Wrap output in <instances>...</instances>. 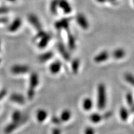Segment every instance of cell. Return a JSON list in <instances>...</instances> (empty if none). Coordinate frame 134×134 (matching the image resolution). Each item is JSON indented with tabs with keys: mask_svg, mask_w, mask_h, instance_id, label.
<instances>
[{
	"mask_svg": "<svg viewBox=\"0 0 134 134\" xmlns=\"http://www.w3.org/2000/svg\"><path fill=\"white\" fill-rule=\"evenodd\" d=\"M133 122H134V120H133Z\"/></svg>",
	"mask_w": 134,
	"mask_h": 134,
	"instance_id": "40",
	"label": "cell"
},
{
	"mask_svg": "<svg viewBox=\"0 0 134 134\" xmlns=\"http://www.w3.org/2000/svg\"><path fill=\"white\" fill-rule=\"evenodd\" d=\"M29 71V67L27 65H16L11 68V72L13 74L19 75L27 73Z\"/></svg>",
	"mask_w": 134,
	"mask_h": 134,
	"instance_id": "2",
	"label": "cell"
},
{
	"mask_svg": "<svg viewBox=\"0 0 134 134\" xmlns=\"http://www.w3.org/2000/svg\"><path fill=\"white\" fill-rule=\"evenodd\" d=\"M85 134H94V131L91 127H87L85 130Z\"/></svg>",
	"mask_w": 134,
	"mask_h": 134,
	"instance_id": "30",
	"label": "cell"
},
{
	"mask_svg": "<svg viewBox=\"0 0 134 134\" xmlns=\"http://www.w3.org/2000/svg\"><path fill=\"white\" fill-rule=\"evenodd\" d=\"M76 21L78 24L82 29H87L89 27V23L86 18L82 14H78L76 17Z\"/></svg>",
	"mask_w": 134,
	"mask_h": 134,
	"instance_id": "4",
	"label": "cell"
},
{
	"mask_svg": "<svg viewBox=\"0 0 134 134\" xmlns=\"http://www.w3.org/2000/svg\"><path fill=\"white\" fill-rule=\"evenodd\" d=\"M0 62H1V60H0Z\"/></svg>",
	"mask_w": 134,
	"mask_h": 134,
	"instance_id": "39",
	"label": "cell"
},
{
	"mask_svg": "<svg viewBox=\"0 0 134 134\" xmlns=\"http://www.w3.org/2000/svg\"><path fill=\"white\" fill-rule=\"evenodd\" d=\"M109 57V54L108 52L104 50L97 55L94 58V60L96 63H102L103 62L106 61L108 59Z\"/></svg>",
	"mask_w": 134,
	"mask_h": 134,
	"instance_id": "7",
	"label": "cell"
},
{
	"mask_svg": "<svg viewBox=\"0 0 134 134\" xmlns=\"http://www.w3.org/2000/svg\"><path fill=\"white\" fill-rule=\"evenodd\" d=\"M80 62L78 59H75L71 63V68H72V71H73V73L75 74H76L78 71V69H79V66H80Z\"/></svg>",
	"mask_w": 134,
	"mask_h": 134,
	"instance_id": "25",
	"label": "cell"
},
{
	"mask_svg": "<svg viewBox=\"0 0 134 134\" xmlns=\"http://www.w3.org/2000/svg\"><path fill=\"white\" fill-rule=\"evenodd\" d=\"M68 45L71 50H74L76 47L75 37L71 32H68Z\"/></svg>",
	"mask_w": 134,
	"mask_h": 134,
	"instance_id": "17",
	"label": "cell"
},
{
	"mask_svg": "<svg viewBox=\"0 0 134 134\" xmlns=\"http://www.w3.org/2000/svg\"><path fill=\"white\" fill-rule=\"evenodd\" d=\"M10 99L11 101L14 103L19 104H23L25 103V99L23 95L18 93H13L10 96Z\"/></svg>",
	"mask_w": 134,
	"mask_h": 134,
	"instance_id": "10",
	"label": "cell"
},
{
	"mask_svg": "<svg viewBox=\"0 0 134 134\" xmlns=\"http://www.w3.org/2000/svg\"><path fill=\"white\" fill-rule=\"evenodd\" d=\"M83 108L86 111H89L90 110L93 108V100H91V99L87 98H85V99L83 100Z\"/></svg>",
	"mask_w": 134,
	"mask_h": 134,
	"instance_id": "19",
	"label": "cell"
},
{
	"mask_svg": "<svg viewBox=\"0 0 134 134\" xmlns=\"http://www.w3.org/2000/svg\"><path fill=\"white\" fill-rule=\"evenodd\" d=\"M90 119L93 123H98L102 119V116L98 113H93L90 116Z\"/></svg>",
	"mask_w": 134,
	"mask_h": 134,
	"instance_id": "24",
	"label": "cell"
},
{
	"mask_svg": "<svg viewBox=\"0 0 134 134\" xmlns=\"http://www.w3.org/2000/svg\"><path fill=\"white\" fill-rule=\"evenodd\" d=\"M120 117L123 121H126L129 117V111L125 108H121L119 111Z\"/></svg>",
	"mask_w": 134,
	"mask_h": 134,
	"instance_id": "22",
	"label": "cell"
},
{
	"mask_svg": "<svg viewBox=\"0 0 134 134\" xmlns=\"http://www.w3.org/2000/svg\"><path fill=\"white\" fill-rule=\"evenodd\" d=\"M21 26V21L19 19H16L11 23V25L8 27V30L10 32H15L18 31Z\"/></svg>",
	"mask_w": 134,
	"mask_h": 134,
	"instance_id": "14",
	"label": "cell"
},
{
	"mask_svg": "<svg viewBox=\"0 0 134 134\" xmlns=\"http://www.w3.org/2000/svg\"><path fill=\"white\" fill-rule=\"evenodd\" d=\"M133 4H134V0H133Z\"/></svg>",
	"mask_w": 134,
	"mask_h": 134,
	"instance_id": "38",
	"label": "cell"
},
{
	"mask_svg": "<svg viewBox=\"0 0 134 134\" xmlns=\"http://www.w3.org/2000/svg\"><path fill=\"white\" fill-rule=\"evenodd\" d=\"M29 21L36 29L38 30V31H41L42 26L41 24V22L39 21L38 18L36 16V15H34V14L30 15L29 16Z\"/></svg>",
	"mask_w": 134,
	"mask_h": 134,
	"instance_id": "6",
	"label": "cell"
},
{
	"mask_svg": "<svg viewBox=\"0 0 134 134\" xmlns=\"http://www.w3.org/2000/svg\"><path fill=\"white\" fill-rule=\"evenodd\" d=\"M52 121L55 124H60V122H61V120H60V118H58L57 117L53 116L52 118Z\"/></svg>",
	"mask_w": 134,
	"mask_h": 134,
	"instance_id": "29",
	"label": "cell"
},
{
	"mask_svg": "<svg viewBox=\"0 0 134 134\" xmlns=\"http://www.w3.org/2000/svg\"><path fill=\"white\" fill-rule=\"evenodd\" d=\"M8 1H11V2H13V1H16V0H8Z\"/></svg>",
	"mask_w": 134,
	"mask_h": 134,
	"instance_id": "36",
	"label": "cell"
},
{
	"mask_svg": "<svg viewBox=\"0 0 134 134\" xmlns=\"http://www.w3.org/2000/svg\"><path fill=\"white\" fill-rule=\"evenodd\" d=\"M35 95V90H32V89L29 88L27 91V96L30 99H32L34 98Z\"/></svg>",
	"mask_w": 134,
	"mask_h": 134,
	"instance_id": "28",
	"label": "cell"
},
{
	"mask_svg": "<svg viewBox=\"0 0 134 134\" xmlns=\"http://www.w3.org/2000/svg\"><path fill=\"white\" fill-rule=\"evenodd\" d=\"M59 0H53L50 3V11L51 12L55 14L57 12L58 8H59Z\"/></svg>",
	"mask_w": 134,
	"mask_h": 134,
	"instance_id": "23",
	"label": "cell"
},
{
	"mask_svg": "<svg viewBox=\"0 0 134 134\" xmlns=\"http://www.w3.org/2000/svg\"><path fill=\"white\" fill-rule=\"evenodd\" d=\"M108 1H110V2H111V3H114V2H115V1H116V0H108Z\"/></svg>",
	"mask_w": 134,
	"mask_h": 134,
	"instance_id": "34",
	"label": "cell"
},
{
	"mask_svg": "<svg viewBox=\"0 0 134 134\" xmlns=\"http://www.w3.org/2000/svg\"><path fill=\"white\" fill-rule=\"evenodd\" d=\"M71 116V112L69 110H64L62 113H61V115H60V120L61 121L63 122H66L68 121L70 119Z\"/></svg>",
	"mask_w": 134,
	"mask_h": 134,
	"instance_id": "21",
	"label": "cell"
},
{
	"mask_svg": "<svg viewBox=\"0 0 134 134\" xmlns=\"http://www.w3.org/2000/svg\"><path fill=\"white\" fill-rule=\"evenodd\" d=\"M62 67V63L60 62L56 61L50 65V71L53 74H57L60 71Z\"/></svg>",
	"mask_w": 134,
	"mask_h": 134,
	"instance_id": "13",
	"label": "cell"
},
{
	"mask_svg": "<svg viewBox=\"0 0 134 134\" xmlns=\"http://www.w3.org/2000/svg\"><path fill=\"white\" fill-rule=\"evenodd\" d=\"M97 1H98V3H104L105 2H106L108 0H96Z\"/></svg>",
	"mask_w": 134,
	"mask_h": 134,
	"instance_id": "33",
	"label": "cell"
},
{
	"mask_svg": "<svg viewBox=\"0 0 134 134\" xmlns=\"http://www.w3.org/2000/svg\"><path fill=\"white\" fill-rule=\"evenodd\" d=\"M69 25H70V20L67 18H63L59 20V21L56 22L55 26L57 29L61 30L65 29L66 31H68L69 29Z\"/></svg>",
	"mask_w": 134,
	"mask_h": 134,
	"instance_id": "3",
	"label": "cell"
},
{
	"mask_svg": "<svg viewBox=\"0 0 134 134\" xmlns=\"http://www.w3.org/2000/svg\"><path fill=\"white\" fill-rule=\"evenodd\" d=\"M53 53L52 52H47L40 55L38 60L41 62H46L53 57Z\"/></svg>",
	"mask_w": 134,
	"mask_h": 134,
	"instance_id": "20",
	"label": "cell"
},
{
	"mask_svg": "<svg viewBox=\"0 0 134 134\" xmlns=\"http://www.w3.org/2000/svg\"><path fill=\"white\" fill-rule=\"evenodd\" d=\"M48 114L46 110L43 109L38 110L37 113V119L39 122H42L46 120Z\"/></svg>",
	"mask_w": 134,
	"mask_h": 134,
	"instance_id": "18",
	"label": "cell"
},
{
	"mask_svg": "<svg viewBox=\"0 0 134 134\" xmlns=\"http://www.w3.org/2000/svg\"><path fill=\"white\" fill-rule=\"evenodd\" d=\"M126 100L127 103L130 106H133V98L132 96V94L130 93H129L127 94L126 95Z\"/></svg>",
	"mask_w": 134,
	"mask_h": 134,
	"instance_id": "27",
	"label": "cell"
},
{
	"mask_svg": "<svg viewBox=\"0 0 134 134\" xmlns=\"http://www.w3.org/2000/svg\"><path fill=\"white\" fill-rule=\"evenodd\" d=\"M124 78L125 81L130 83V85L134 86V76L130 73H126L124 75Z\"/></svg>",
	"mask_w": 134,
	"mask_h": 134,
	"instance_id": "26",
	"label": "cell"
},
{
	"mask_svg": "<svg viewBox=\"0 0 134 134\" xmlns=\"http://www.w3.org/2000/svg\"><path fill=\"white\" fill-rule=\"evenodd\" d=\"M30 89L32 90H35V88L37 86L38 84V76L37 73H32L30 77Z\"/></svg>",
	"mask_w": 134,
	"mask_h": 134,
	"instance_id": "12",
	"label": "cell"
},
{
	"mask_svg": "<svg viewBox=\"0 0 134 134\" xmlns=\"http://www.w3.org/2000/svg\"><path fill=\"white\" fill-rule=\"evenodd\" d=\"M0 49H1V43H0Z\"/></svg>",
	"mask_w": 134,
	"mask_h": 134,
	"instance_id": "37",
	"label": "cell"
},
{
	"mask_svg": "<svg viewBox=\"0 0 134 134\" xmlns=\"http://www.w3.org/2000/svg\"><path fill=\"white\" fill-rule=\"evenodd\" d=\"M12 119L13 121L14 122H21V123H24V122H26L27 118L26 117H23L22 114L19 110H16L14 113H13L12 115Z\"/></svg>",
	"mask_w": 134,
	"mask_h": 134,
	"instance_id": "8",
	"label": "cell"
},
{
	"mask_svg": "<svg viewBox=\"0 0 134 134\" xmlns=\"http://www.w3.org/2000/svg\"><path fill=\"white\" fill-rule=\"evenodd\" d=\"M57 48L59 52L61 53V55H62V57L65 58L66 60H69L70 59V55L68 53V51H67L66 48L64 45L62 43H58L57 45Z\"/></svg>",
	"mask_w": 134,
	"mask_h": 134,
	"instance_id": "11",
	"label": "cell"
},
{
	"mask_svg": "<svg viewBox=\"0 0 134 134\" xmlns=\"http://www.w3.org/2000/svg\"><path fill=\"white\" fill-rule=\"evenodd\" d=\"M21 122H14L13 121L11 123H10L8 124L7 126L5 127L4 129V133L6 134H9L16 129L19 126V125L21 124Z\"/></svg>",
	"mask_w": 134,
	"mask_h": 134,
	"instance_id": "9",
	"label": "cell"
},
{
	"mask_svg": "<svg viewBox=\"0 0 134 134\" xmlns=\"http://www.w3.org/2000/svg\"><path fill=\"white\" fill-rule=\"evenodd\" d=\"M112 55L115 59H121L125 57V52L122 48H117V49L114 50Z\"/></svg>",
	"mask_w": 134,
	"mask_h": 134,
	"instance_id": "15",
	"label": "cell"
},
{
	"mask_svg": "<svg viewBox=\"0 0 134 134\" xmlns=\"http://www.w3.org/2000/svg\"><path fill=\"white\" fill-rule=\"evenodd\" d=\"M52 134H61V130L58 128H55L53 129Z\"/></svg>",
	"mask_w": 134,
	"mask_h": 134,
	"instance_id": "32",
	"label": "cell"
},
{
	"mask_svg": "<svg viewBox=\"0 0 134 134\" xmlns=\"http://www.w3.org/2000/svg\"><path fill=\"white\" fill-rule=\"evenodd\" d=\"M58 5H59V8H61L63 12L66 14H69L71 12V6L67 0H59Z\"/></svg>",
	"mask_w": 134,
	"mask_h": 134,
	"instance_id": "5",
	"label": "cell"
},
{
	"mask_svg": "<svg viewBox=\"0 0 134 134\" xmlns=\"http://www.w3.org/2000/svg\"><path fill=\"white\" fill-rule=\"evenodd\" d=\"M6 93H7V92H6V90H3L2 91H0V100L2 99L6 96Z\"/></svg>",
	"mask_w": 134,
	"mask_h": 134,
	"instance_id": "31",
	"label": "cell"
},
{
	"mask_svg": "<svg viewBox=\"0 0 134 134\" xmlns=\"http://www.w3.org/2000/svg\"><path fill=\"white\" fill-rule=\"evenodd\" d=\"M132 111L134 112V104H133V106H132Z\"/></svg>",
	"mask_w": 134,
	"mask_h": 134,
	"instance_id": "35",
	"label": "cell"
},
{
	"mask_svg": "<svg viewBox=\"0 0 134 134\" xmlns=\"http://www.w3.org/2000/svg\"><path fill=\"white\" fill-rule=\"evenodd\" d=\"M106 90L105 87L103 84L99 85L98 88V108L100 110H103L106 105Z\"/></svg>",
	"mask_w": 134,
	"mask_h": 134,
	"instance_id": "1",
	"label": "cell"
},
{
	"mask_svg": "<svg viewBox=\"0 0 134 134\" xmlns=\"http://www.w3.org/2000/svg\"><path fill=\"white\" fill-rule=\"evenodd\" d=\"M40 38H41V41H40L39 42H38V46L40 48H43L46 47L47 46L48 43L49 42L50 40V35L46 34L44 36Z\"/></svg>",
	"mask_w": 134,
	"mask_h": 134,
	"instance_id": "16",
	"label": "cell"
}]
</instances>
